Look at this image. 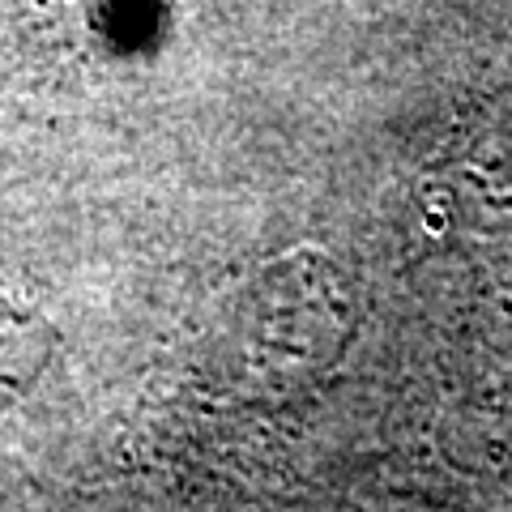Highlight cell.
Masks as SVG:
<instances>
[{
	"label": "cell",
	"instance_id": "cell-1",
	"mask_svg": "<svg viewBox=\"0 0 512 512\" xmlns=\"http://www.w3.org/2000/svg\"><path fill=\"white\" fill-rule=\"evenodd\" d=\"M282 278V269L265 274V282L252 286L231 316L227 355H235V380L261 372H269V380L295 376L338 350V295L303 274L295 282Z\"/></svg>",
	"mask_w": 512,
	"mask_h": 512
},
{
	"label": "cell",
	"instance_id": "cell-2",
	"mask_svg": "<svg viewBox=\"0 0 512 512\" xmlns=\"http://www.w3.org/2000/svg\"><path fill=\"white\" fill-rule=\"evenodd\" d=\"M39 355L43 350L35 342V325L0 303V402L13 397L30 376H35Z\"/></svg>",
	"mask_w": 512,
	"mask_h": 512
}]
</instances>
